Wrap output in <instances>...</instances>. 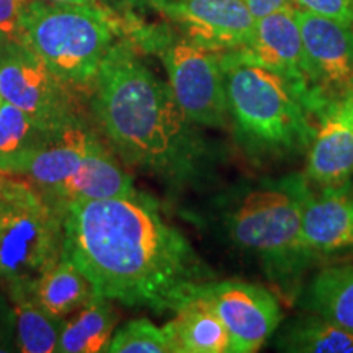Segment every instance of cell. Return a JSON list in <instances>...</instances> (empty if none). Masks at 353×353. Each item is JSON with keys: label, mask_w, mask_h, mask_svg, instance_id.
I'll return each instance as SVG.
<instances>
[{"label": "cell", "mask_w": 353, "mask_h": 353, "mask_svg": "<svg viewBox=\"0 0 353 353\" xmlns=\"http://www.w3.org/2000/svg\"><path fill=\"white\" fill-rule=\"evenodd\" d=\"M63 228L61 257L108 301L175 312L214 280L187 237L144 193L70 205Z\"/></svg>", "instance_id": "obj_1"}, {"label": "cell", "mask_w": 353, "mask_h": 353, "mask_svg": "<svg viewBox=\"0 0 353 353\" xmlns=\"http://www.w3.org/2000/svg\"><path fill=\"white\" fill-rule=\"evenodd\" d=\"M94 110L108 139L131 165L172 183L208 176L211 144L128 43H114L95 77Z\"/></svg>", "instance_id": "obj_2"}, {"label": "cell", "mask_w": 353, "mask_h": 353, "mask_svg": "<svg viewBox=\"0 0 353 353\" xmlns=\"http://www.w3.org/2000/svg\"><path fill=\"white\" fill-rule=\"evenodd\" d=\"M311 188L303 172H291L237 185L221 200V223L229 241L259 265L290 306L296 304L314 267L301 232Z\"/></svg>", "instance_id": "obj_3"}, {"label": "cell", "mask_w": 353, "mask_h": 353, "mask_svg": "<svg viewBox=\"0 0 353 353\" xmlns=\"http://www.w3.org/2000/svg\"><path fill=\"white\" fill-rule=\"evenodd\" d=\"M226 83L229 126L254 165H278L306 157L316 120L283 77L262 65L219 52Z\"/></svg>", "instance_id": "obj_4"}, {"label": "cell", "mask_w": 353, "mask_h": 353, "mask_svg": "<svg viewBox=\"0 0 353 353\" xmlns=\"http://www.w3.org/2000/svg\"><path fill=\"white\" fill-rule=\"evenodd\" d=\"M23 44L65 87H87L95 82L114 44V28L94 6L30 0L23 15Z\"/></svg>", "instance_id": "obj_5"}, {"label": "cell", "mask_w": 353, "mask_h": 353, "mask_svg": "<svg viewBox=\"0 0 353 353\" xmlns=\"http://www.w3.org/2000/svg\"><path fill=\"white\" fill-rule=\"evenodd\" d=\"M64 213L23 183L8 182L0 193V278L33 285L63 250Z\"/></svg>", "instance_id": "obj_6"}, {"label": "cell", "mask_w": 353, "mask_h": 353, "mask_svg": "<svg viewBox=\"0 0 353 353\" xmlns=\"http://www.w3.org/2000/svg\"><path fill=\"white\" fill-rule=\"evenodd\" d=\"M145 48L157 52L169 76V87L185 117L193 125L224 130L229 110L219 52L179 37L169 28H148L138 33Z\"/></svg>", "instance_id": "obj_7"}, {"label": "cell", "mask_w": 353, "mask_h": 353, "mask_svg": "<svg viewBox=\"0 0 353 353\" xmlns=\"http://www.w3.org/2000/svg\"><path fill=\"white\" fill-rule=\"evenodd\" d=\"M229 52L237 59L262 65L283 77L294 88L314 120L329 103L312 82L294 6L257 19L250 43Z\"/></svg>", "instance_id": "obj_8"}, {"label": "cell", "mask_w": 353, "mask_h": 353, "mask_svg": "<svg viewBox=\"0 0 353 353\" xmlns=\"http://www.w3.org/2000/svg\"><path fill=\"white\" fill-rule=\"evenodd\" d=\"M0 97L50 130L77 118L64 83L26 44L8 41L0 56Z\"/></svg>", "instance_id": "obj_9"}, {"label": "cell", "mask_w": 353, "mask_h": 353, "mask_svg": "<svg viewBox=\"0 0 353 353\" xmlns=\"http://www.w3.org/2000/svg\"><path fill=\"white\" fill-rule=\"evenodd\" d=\"M226 325L232 353L259 352L272 339L283 311L280 298L265 286L241 280L210 281L198 291Z\"/></svg>", "instance_id": "obj_10"}, {"label": "cell", "mask_w": 353, "mask_h": 353, "mask_svg": "<svg viewBox=\"0 0 353 353\" xmlns=\"http://www.w3.org/2000/svg\"><path fill=\"white\" fill-rule=\"evenodd\" d=\"M154 8L185 38L214 52L247 46L257 21L242 0H165Z\"/></svg>", "instance_id": "obj_11"}, {"label": "cell", "mask_w": 353, "mask_h": 353, "mask_svg": "<svg viewBox=\"0 0 353 353\" xmlns=\"http://www.w3.org/2000/svg\"><path fill=\"white\" fill-rule=\"evenodd\" d=\"M312 82L330 101L353 90V25L296 8Z\"/></svg>", "instance_id": "obj_12"}, {"label": "cell", "mask_w": 353, "mask_h": 353, "mask_svg": "<svg viewBox=\"0 0 353 353\" xmlns=\"http://www.w3.org/2000/svg\"><path fill=\"white\" fill-rule=\"evenodd\" d=\"M301 232L314 265L353 255V180L311 188L304 201Z\"/></svg>", "instance_id": "obj_13"}, {"label": "cell", "mask_w": 353, "mask_h": 353, "mask_svg": "<svg viewBox=\"0 0 353 353\" xmlns=\"http://www.w3.org/2000/svg\"><path fill=\"white\" fill-rule=\"evenodd\" d=\"M304 176L312 187H330L353 176V90L330 100L316 118Z\"/></svg>", "instance_id": "obj_14"}, {"label": "cell", "mask_w": 353, "mask_h": 353, "mask_svg": "<svg viewBox=\"0 0 353 353\" xmlns=\"http://www.w3.org/2000/svg\"><path fill=\"white\" fill-rule=\"evenodd\" d=\"M132 193H136V188L131 176L117 164L112 154L94 139L79 169L54 190L43 195L64 213L68 206L77 203L130 196Z\"/></svg>", "instance_id": "obj_15"}, {"label": "cell", "mask_w": 353, "mask_h": 353, "mask_svg": "<svg viewBox=\"0 0 353 353\" xmlns=\"http://www.w3.org/2000/svg\"><path fill=\"white\" fill-rule=\"evenodd\" d=\"M94 139L77 118L63 126L52 128L37 152L23 165L20 175L28 176L46 195L79 169Z\"/></svg>", "instance_id": "obj_16"}, {"label": "cell", "mask_w": 353, "mask_h": 353, "mask_svg": "<svg viewBox=\"0 0 353 353\" xmlns=\"http://www.w3.org/2000/svg\"><path fill=\"white\" fill-rule=\"evenodd\" d=\"M174 314V319L164 325L174 353H232L226 325L200 293Z\"/></svg>", "instance_id": "obj_17"}, {"label": "cell", "mask_w": 353, "mask_h": 353, "mask_svg": "<svg viewBox=\"0 0 353 353\" xmlns=\"http://www.w3.org/2000/svg\"><path fill=\"white\" fill-rule=\"evenodd\" d=\"M270 341L285 353H353V332L317 312L303 311L280 322Z\"/></svg>", "instance_id": "obj_18"}, {"label": "cell", "mask_w": 353, "mask_h": 353, "mask_svg": "<svg viewBox=\"0 0 353 353\" xmlns=\"http://www.w3.org/2000/svg\"><path fill=\"white\" fill-rule=\"evenodd\" d=\"M296 304L353 332V263L325 265L306 281Z\"/></svg>", "instance_id": "obj_19"}, {"label": "cell", "mask_w": 353, "mask_h": 353, "mask_svg": "<svg viewBox=\"0 0 353 353\" xmlns=\"http://www.w3.org/2000/svg\"><path fill=\"white\" fill-rule=\"evenodd\" d=\"M12 319L17 350L25 353L57 352L63 330L61 319L48 314L33 296V285H10Z\"/></svg>", "instance_id": "obj_20"}, {"label": "cell", "mask_w": 353, "mask_h": 353, "mask_svg": "<svg viewBox=\"0 0 353 353\" xmlns=\"http://www.w3.org/2000/svg\"><path fill=\"white\" fill-rule=\"evenodd\" d=\"M88 278L70 260L59 257L33 283V296L48 314L57 319L70 314L94 298Z\"/></svg>", "instance_id": "obj_21"}, {"label": "cell", "mask_w": 353, "mask_h": 353, "mask_svg": "<svg viewBox=\"0 0 353 353\" xmlns=\"http://www.w3.org/2000/svg\"><path fill=\"white\" fill-rule=\"evenodd\" d=\"M117 317L108 299L94 294L81 312L63 325L57 352L99 353L107 352L114 334Z\"/></svg>", "instance_id": "obj_22"}, {"label": "cell", "mask_w": 353, "mask_h": 353, "mask_svg": "<svg viewBox=\"0 0 353 353\" xmlns=\"http://www.w3.org/2000/svg\"><path fill=\"white\" fill-rule=\"evenodd\" d=\"M52 130V128H51ZM50 128L39 125L15 105L0 107V172L19 174L46 139Z\"/></svg>", "instance_id": "obj_23"}, {"label": "cell", "mask_w": 353, "mask_h": 353, "mask_svg": "<svg viewBox=\"0 0 353 353\" xmlns=\"http://www.w3.org/2000/svg\"><path fill=\"white\" fill-rule=\"evenodd\" d=\"M112 353H174L170 335L162 325L149 319L128 322L113 334L108 350Z\"/></svg>", "instance_id": "obj_24"}, {"label": "cell", "mask_w": 353, "mask_h": 353, "mask_svg": "<svg viewBox=\"0 0 353 353\" xmlns=\"http://www.w3.org/2000/svg\"><path fill=\"white\" fill-rule=\"evenodd\" d=\"M30 0H0V33L10 43L23 44V15Z\"/></svg>", "instance_id": "obj_25"}, {"label": "cell", "mask_w": 353, "mask_h": 353, "mask_svg": "<svg viewBox=\"0 0 353 353\" xmlns=\"http://www.w3.org/2000/svg\"><path fill=\"white\" fill-rule=\"evenodd\" d=\"M291 2L301 10L353 25V0H291Z\"/></svg>", "instance_id": "obj_26"}, {"label": "cell", "mask_w": 353, "mask_h": 353, "mask_svg": "<svg viewBox=\"0 0 353 353\" xmlns=\"http://www.w3.org/2000/svg\"><path fill=\"white\" fill-rule=\"evenodd\" d=\"M242 2L249 7V10L252 12L255 19H262V17L268 15V13L293 6L291 0H242Z\"/></svg>", "instance_id": "obj_27"}, {"label": "cell", "mask_w": 353, "mask_h": 353, "mask_svg": "<svg viewBox=\"0 0 353 353\" xmlns=\"http://www.w3.org/2000/svg\"><path fill=\"white\" fill-rule=\"evenodd\" d=\"M13 330V319L12 312L7 316L0 314V352H10V342H8V332ZM15 332V330H13Z\"/></svg>", "instance_id": "obj_28"}, {"label": "cell", "mask_w": 353, "mask_h": 353, "mask_svg": "<svg viewBox=\"0 0 353 353\" xmlns=\"http://www.w3.org/2000/svg\"><path fill=\"white\" fill-rule=\"evenodd\" d=\"M51 3H74V6H94L97 0H43Z\"/></svg>", "instance_id": "obj_29"}, {"label": "cell", "mask_w": 353, "mask_h": 353, "mask_svg": "<svg viewBox=\"0 0 353 353\" xmlns=\"http://www.w3.org/2000/svg\"><path fill=\"white\" fill-rule=\"evenodd\" d=\"M125 2H130V3H144V6L156 7V6H159V3L165 2V0H125Z\"/></svg>", "instance_id": "obj_30"}, {"label": "cell", "mask_w": 353, "mask_h": 353, "mask_svg": "<svg viewBox=\"0 0 353 353\" xmlns=\"http://www.w3.org/2000/svg\"><path fill=\"white\" fill-rule=\"evenodd\" d=\"M7 43H8V39L3 37L2 33H0V56H2V52H3V50H6V46H7Z\"/></svg>", "instance_id": "obj_31"}, {"label": "cell", "mask_w": 353, "mask_h": 353, "mask_svg": "<svg viewBox=\"0 0 353 353\" xmlns=\"http://www.w3.org/2000/svg\"><path fill=\"white\" fill-rule=\"evenodd\" d=\"M2 185H3V183H2V182H0V193H2Z\"/></svg>", "instance_id": "obj_32"}, {"label": "cell", "mask_w": 353, "mask_h": 353, "mask_svg": "<svg viewBox=\"0 0 353 353\" xmlns=\"http://www.w3.org/2000/svg\"><path fill=\"white\" fill-rule=\"evenodd\" d=\"M2 101H3V100H2V97H0V107H2Z\"/></svg>", "instance_id": "obj_33"}]
</instances>
